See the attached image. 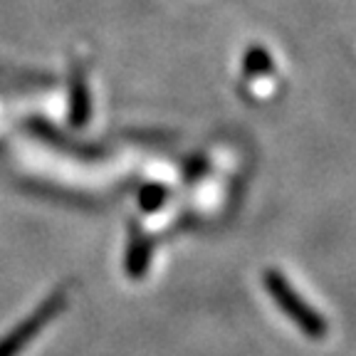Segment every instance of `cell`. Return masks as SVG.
I'll use <instances>...</instances> for the list:
<instances>
[{
	"label": "cell",
	"mask_w": 356,
	"mask_h": 356,
	"mask_svg": "<svg viewBox=\"0 0 356 356\" xmlns=\"http://www.w3.org/2000/svg\"><path fill=\"white\" fill-rule=\"evenodd\" d=\"M151 262V245L144 233H131L129 240V252H127V273L131 280H141L146 273V267Z\"/></svg>",
	"instance_id": "4"
},
{
	"label": "cell",
	"mask_w": 356,
	"mask_h": 356,
	"mask_svg": "<svg viewBox=\"0 0 356 356\" xmlns=\"http://www.w3.org/2000/svg\"><path fill=\"white\" fill-rule=\"evenodd\" d=\"M89 84H87V70L84 65L74 62L72 65V79H70V122L72 127H84L89 122Z\"/></svg>",
	"instance_id": "3"
},
{
	"label": "cell",
	"mask_w": 356,
	"mask_h": 356,
	"mask_svg": "<svg viewBox=\"0 0 356 356\" xmlns=\"http://www.w3.org/2000/svg\"><path fill=\"white\" fill-rule=\"evenodd\" d=\"M67 305V292L65 289H57V292H52L47 300L42 302V305L38 307V309L30 314L25 322H20L15 329H13L10 334H8L6 339L0 341V356H17L25 346L30 344V341L38 337L40 332H42L47 324L52 322V319L60 314L62 309H65Z\"/></svg>",
	"instance_id": "2"
},
{
	"label": "cell",
	"mask_w": 356,
	"mask_h": 356,
	"mask_svg": "<svg viewBox=\"0 0 356 356\" xmlns=\"http://www.w3.org/2000/svg\"><path fill=\"white\" fill-rule=\"evenodd\" d=\"M243 72L248 77H262V74H270L273 72V57L265 47L260 44H252L250 50L245 52V60H243Z\"/></svg>",
	"instance_id": "5"
},
{
	"label": "cell",
	"mask_w": 356,
	"mask_h": 356,
	"mask_svg": "<svg viewBox=\"0 0 356 356\" xmlns=\"http://www.w3.org/2000/svg\"><path fill=\"white\" fill-rule=\"evenodd\" d=\"M163 195H166V188H161V186H149V188H144V193H141V206H144L146 211H154V208H159L163 203Z\"/></svg>",
	"instance_id": "6"
},
{
	"label": "cell",
	"mask_w": 356,
	"mask_h": 356,
	"mask_svg": "<svg viewBox=\"0 0 356 356\" xmlns=\"http://www.w3.org/2000/svg\"><path fill=\"white\" fill-rule=\"evenodd\" d=\"M265 287L275 305L289 317V322H295L309 339H324L327 337V322L319 312H314L300 295H297L292 284L287 282L280 270H267L265 273Z\"/></svg>",
	"instance_id": "1"
}]
</instances>
